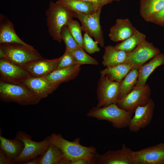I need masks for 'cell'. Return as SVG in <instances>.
<instances>
[{"label":"cell","instance_id":"10","mask_svg":"<svg viewBox=\"0 0 164 164\" xmlns=\"http://www.w3.org/2000/svg\"><path fill=\"white\" fill-rule=\"evenodd\" d=\"M31 77L23 67L6 59L0 58V81L5 82L22 84Z\"/></svg>","mask_w":164,"mask_h":164},{"label":"cell","instance_id":"16","mask_svg":"<svg viewBox=\"0 0 164 164\" xmlns=\"http://www.w3.org/2000/svg\"><path fill=\"white\" fill-rule=\"evenodd\" d=\"M62 56L53 59H42L31 62L23 66L31 77H45L56 70Z\"/></svg>","mask_w":164,"mask_h":164},{"label":"cell","instance_id":"25","mask_svg":"<svg viewBox=\"0 0 164 164\" xmlns=\"http://www.w3.org/2000/svg\"><path fill=\"white\" fill-rule=\"evenodd\" d=\"M138 67L132 68L124 78L119 82L118 101L127 95L135 85L138 77Z\"/></svg>","mask_w":164,"mask_h":164},{"label":"cell","instance_id":"17","mask_svg":"<svg viewBox=\"0 0 164 164\" xmlns=\"http://www.w3.org/2000/svg\"><path fill=\"white\" fill-rule=\"evenodd\" d=\"M136 29L129 19H118L110 28L108 36L113 41H123L132 35Z\"/></svg>","mask_w":164,"mask_h":164},{"label":"cell","instance_id":"7","mask_svg":"<svg viewBox=\"0 0 164 164\" xmlns=\"http://www.w3.org/2000/svg\"><path fill=\"white\" fill-rule=\"evenodd\" d=\"M101 9L91 14H86L74 12V17L77 18L81 23L82 31L91 37L102 47L104 46L103 32L100 23Z\"/></svg>","mask_w":164,"mask_h":164},{"label":"cell","instance_id":"26","mask_svg":"<svg viewBox=\"0 0 164 164\" xmlns=\"http://www.w3.org/2000/svg\"><path fill=\"white\" fill-rule=\"evenodd\" d=\"M134 67L129 64L121 63L107 67L101 70L100 73L101 75L106 76L112 81L120 82Z\"/></svg>","mask_w":164,"mask_h":164},{"label":"cell","instance_id":"2","mask_svg":"<svg viewBox=\"0 0 164 164\" xmlns=\"http://www.w3.org/2000/svg\"><path fill=\"white\" fill-rule=\"evenodd\" d=\"M0 58L22 67L33 61L43 59L31 45L17 43H0Z\"/></svg>","mask_w":164,"mask_h":164},{"label":"cell","instance_id":"36","mask_svg":"<svg viewBox=\"0 0 164 164\" xmlns=\"http://www.w3.org/2000/svg\"><path fill=\"white\" fill-rule=\"evenodd\" d=\"M164 21V8L156 13L152 18L150 22L159 24Z\"/></svg>","mask_w":164,"mask_h":164},{"label":"cell","instance_id":"24","mask_svg":"<svg viewBox=\"0 0 164 164\" xmlns=\"http://www.w3.org/2000/svg\"><path fill=\"white\" fill-rule=\"evenodd\" d=\"M164 8V0H140V13L147 22Z\"/></svg>","mask_w":164,"mask_h":164},{"label":"cell","instance_id":"1","mask_svg":"<svg viewBox=\"0 0 164 164\" xmlns=\"http://www.w3.org/2000/svg\"><path fill=\"white\" fill-rule=\"evenodd\" d=\"M45 15L50 35L54 40L61 43V29L73 19L74 12L62 5L50 1Z\"/></svg>","mask_w":164,"mask_h":164},{"label":"cell","instance_id":"6","mask_svg":"<svg viewBox=\"0 0 164 164\" xmlns=\"http://www.w3.org/2000/svg\"><path fill=\"white\" fill-rule=\"evenodd\" d=\"M15 137L23 142L24 147L20 155L12 161L13 164H24L32 159L43 155L51 144L48 136L40 142H36L32 140L30 135L22 131L17 132Z\"/></svg>","mask_w":164,"mask_h":164},{"label":"cell","instance_id":"3","mask_svg":"<svg viewBox=\"0 0 164 164\" xmlns=\"http://www.w3.org/2000/svg\"><path fill=\"white\" fill-rule=\"evenodd\" d=\"M51 143L59 148L67 158L72 160L83 158L92 160L95 159L97 149L94 146H86L80 143V138H77L73 141L64 138L60 134L53 133L48 136Z\"/></svg>","mask_w":164,"mask_h":164},{"label":"cell","instance_id":"20","mask_svg":"<svg viewBox=\"0 0 164 164\" xmlns=\"http://www.w3.org/2000/svg\"><path fill=\"white\" fill-rule=\"evenodd\" d=\"M129 53L118 49L115 46L108 45L104 47L102 64L107 67L125 63Z\"/></svg>","mask_w":164,"mask_h":164},{"label":"cell","instance_id":"39","mask_svg":"<svg viewBox=\"0 0 164 164\" xmlns=\"http://www.w3.org/2000/svg\"><path fill=\"white\" fill-rule=\"evenodd\" d=\"M159 25H161L162 26H164V21L161 23Z\"/></svg>","mask_w":164,"mask_h":164},{"label":"cell","instance_id":"5","mask_svg":"<svg viewBox=\"0 0 164 164\" xmlns=\"http://www.w3.org/2000/svg\"><path fill=\"white\" fill-rule=\"evenodd\" d=\"M0 100L5 102H15L26 106L37 104L41 99L22 84L0 81Z\"/></svg>","mask_w":164,"mask_h":164},{"label":"cell","instance_id":"29","mask_svg":"<svg viewBox=\"0 0 164 164\" xmlns=\"http://www.w3.org/2000/svg\"><path fill=\"white\" fill-rule=\"evenodd\" d=\"M71 51L77 64L81 65L84 64L98 65L99 64L96 60L88 55L80 47Z\"/></svg>","mask_w":164,"mask_h":164},{"label":"cell","instance_id":"30","mask_svg":"<svg viewBox=\"0 0 164 164\" xmlns=\"http://www.w3.org/2000/svg\"><path fill=\"white\" fill-rule=\"evenodd\" d=\"M67 26L76 42L81 48L84 50L82 31L79 22L73 19L69 22Z\"/></svg>","mask_w":164,"mask_h":164},{"label":"cell","instance_id":"15","mask_svg":"<svg viewBox=\"0 0 164 164\" xmlns=\"http://www.w3.org/2000/svg\"><path fill=\"white\" fill-rule=\"evenodd\" d=\"M22 84L24 85L41 99L52 94L60 85L51 82L46 76L30 77Z\"/></svg>","mask_w":164,"mask_h":164},{"label":"cell","instance_id":"22","mask_svg":"<svg viewBox=\"0 0 164 164\" xmlns=\"http://www.w3.org/2000/svg\"><path fill=\"white\" fill-rule=\"evenodd\" d=\"M24 147L23 142L15 137L10 139L3 137L0 131V149L5 153L7 157L13 161L19 156Z\"/></svg>","mask_w":164,"mask_h":164},{"label":"cell","instance_id":"18","mask_svg":"<svg viewBox=\"0 0 164 164\" xmlns=\"http://www.w3.org/2000/svg\"><path fill=\"white\" fill-rule=\"evenodd\" d=\"M163 65H164V54L159 53L148 63L139 67L137 81L134 87H144L151 73L158 67Z\"/></svg>","mask_w":164,"mask_h":164},{"label":"cell","instance_id":"33","mask_svg":"<svg viewBox=\"0 0 164 164\" xmlns=\"http://www.w3.org/2000/svg\"><path fill=\"white\" fill-rule=\"evenodd\" d=\"M62 56V58L56 69L66 68L77 64L75 61L74 57L70 50L66 49L64 53Z\"/></svg>","mask_w":164,"mask_h":164},{"label":"cell","instance_id":"11","mask_svg":"<svg viewBox=\"0 0 164 164\" xmlns=\"http://www.w3.org/2000/svg\"><path fill=\"white\" fill-rule=\"evenodd\" d=\"M134 164H164V143L134 151Z\"/></svg>","mask_w":164,"mask_h":164},{"label":"cell","instance_id":"12","mask_svg":"<svg viewBox=\"0 0 164 164\" xmlns=\"http://www.w3.org/2000/svg\"><path fill=\"white\" fill-rule=\"evenodd\" d=\"M159 53L158 48L145 40L129 52L124 63L138 67Z\"/></svg>","mask_w":164,"mask_h":164},{"label":"cell","instance_id":"14","mask_svg":"<svg viewBox=\"0 0 164 164\" xmlns=\"http://www.w3.org/2000/svg\"><path fill=\"white\" fill-rule=\"evenodd\" d=\"M155 107L154 103L151 98L145 105L138 107L128 126L129 130L137 132L148 126L153 118Z\"/></svg>","mask_w":164,"mask_h":164},{"label":"cell","instance_id":"28","mask_svg":"<svg viewBox=\"0 0 164 164\" xmlns=\"http://www.w3.org/2000/svg\"><path fill=\"white\" fill-rule=\"evenodd\" d=\"M64 156L60 149L51 143L46 152L42 155L40 164H59Z\"/></svg>","mask_w":164,"mask_h":164},{"label":"cell","instance_id":"32","mask_svg":"<svg viewBox=\"0 0 164 164\" xmlns=\"http://www.w3.org/2000/svg\"><path fill=\"white\" fill-rule=\"evenodd\" d=\"M83 39L84 50L86 52L92 54L100 51V49L98 46L97 42L94 41L87 33H84Z\"/></svg>","mask_w":164,"mask_h":164},{"label":"cell","instance_id":"21","mask_svg":"<svg viewBox=\"0 0 164 164\" xmlns=\"http://www.w3.org/2000/svg\"><path fill=\"white\" fill-rule=\"evenodd\" d=\"M17 43L29 45L21 39L17 34L13 23L2 15L0 16V43Z\"/></svg>","mask_w":164,"mask_h":164},{"label":"cell","instance_id":"38","mask_svg":"<svg viewBox=\"0 0 164 164\" xmlns=\"http://www.w3.org/2000/svg\"><path fill=\"white\" fill-rule=\"evenodd\" d=\"M42 155L39 156L36 158L32 159L24 164H40Z\"/></svg>","mask_w":164,"mask_h":164},{"label":"cell","instance_id":"34","mask_svg":"<svg viewBox=\"0 0 164 164\" xmlns=\"http://www.w3.org/2000/svg\"><path fill=\"white\" fill-rule=\"evenodd\" d=\"M98 164L95 159L90 160L80 158L72 160L69 159L64 156L61 159L59 164Z\"/></svg>","mask_w":164,"mask_h":164},{"label":"cell","instance_id":"27","mask_svg":"<svg viewBox=\"0 0 164 164\" xmlns=\"http://www.w3.org/2000/svg\"><path fill=\"white\" fill-rule=\"evenodd\" d=\"M146 35L136 29L133 34L121 43L115 46L118 49L130 52L134 49L139 44L146 40Z\"/></svg>","mask_w":164,"mask_h":164},{"label":"cell","instance_id":"31","mask_svg":"<svg viewBox=\"0 0 164 164\" xmlns=\"http://www.w3.org/2000/svg\"><path fill=\"white\" fill-rule=\"evenodd\" d=\"M61 36L66 46V49L72 51L80 47L74 39L67 25L61 29Z\"/></svg>","mask_w":164,"mask_h":164},{"label":"cell","instance_id":"37","mask_svg":"<svg viewBox=\"0 0 164 164\" xmlns=\"http://www.w3.org/2000/svg\"><path fill=\"white\" fill-rule=\"evenodd\" d=\"M0 164H13L12 161L6 156L5 152L0 149Z\"/></svg>","mask_w":164,"mask_h":164},{"label":"cell","instance_id":"13","mask_svg":"<svg viewBox=\"0 0 164 164\" xmlns=\"http://www.w3.org/2000/svg\"><path fill=\"white\" fill-rule=\"evenodd\" d=\"M134 151L123 144L120 149L109 150L102 154L97 153L95 159L99 164H134Z\"/></svg>","mask_w":164,"mask_h":164},{"label":"cell","instance_id":"19","mask_svg":"<svg viewBox=\"0 0 164 164\" xmlns=\"http://www.w3.org/2000/svg\"><path fill=\"white\" fill-rule=\"evenodd\" d=\"M81 65L77 64L66 68L56 69L46 77L51 82L60 85L63 83L76 77L80 70Z\"/></svg>","mask_w":164,"mask_h":164},{"label":"cell","instance_id":"8","mask_svg":"<svg viewBox=\"0 0 164 164\" xmlns=\"http://www.w3.org/2000/svg\"><path fill=\"white\" fill-rule=\"evenodd\" d=\"M119 84V82L111 80L106 75L101 74L97 89L98 101L97 106L104 107L116 104Z\"/></svg>","mask_w":164,"mask_h":164},{"label":"cell","instance_id":"4","mask_svg":"<svg viewBox=\"0 0 164 164\" xmlns=\"http://www.w3.org/2000/svg\"><path fill=\"white\" fill-rule=\"evenodd\" d=\"M133 113L119 107L115 103L104 107H93L87 113L88 117L110 122L117 128L128 127Z\"/></svg>","mask_w":164,"mask_h":164},{"label":"cell","instance_id":"35","mask_svg":"<svg viewBox=\"0 0 164 164\" xmlns=\"http://www.w3.org/2000/svg\"><path fill=\"white\" fill-rule=\"evenodd\" d=\"M91 2L100 8L107 4H111L114 1L119 2L121 0H82Z\"/></svg>","mask_w":164,"mask_h":164},{"label":"cell","instance_id":"23","mask_svg":"<svg viewBox=\"0 0 164 164\" xmlns=\"http://www.w3.org/2000/svg\"><path fill=\"white\" fill-rule=\"evenodd\" d=\"M56 2L76 13L89 14L102 9L91 2L82 0H57Z\"/></svg>","mask_w":164,"mask_h":164},{"label":"cell","instance_id":"9","mask_svg":"<svg viewBox=\"0 0 164 164\" xmlns=\"http://www.w3.org/2000/svg\"><path fill=\"white\" fill-rule=\"evenodd\" d=\"M151 91L148 84L143 87H134L133 89L122 99L116 103L120 108L134 113L138 106L146 104L150 98Z\"/></svg>","mask_w":164,"mask_h":164}]
</instances>
